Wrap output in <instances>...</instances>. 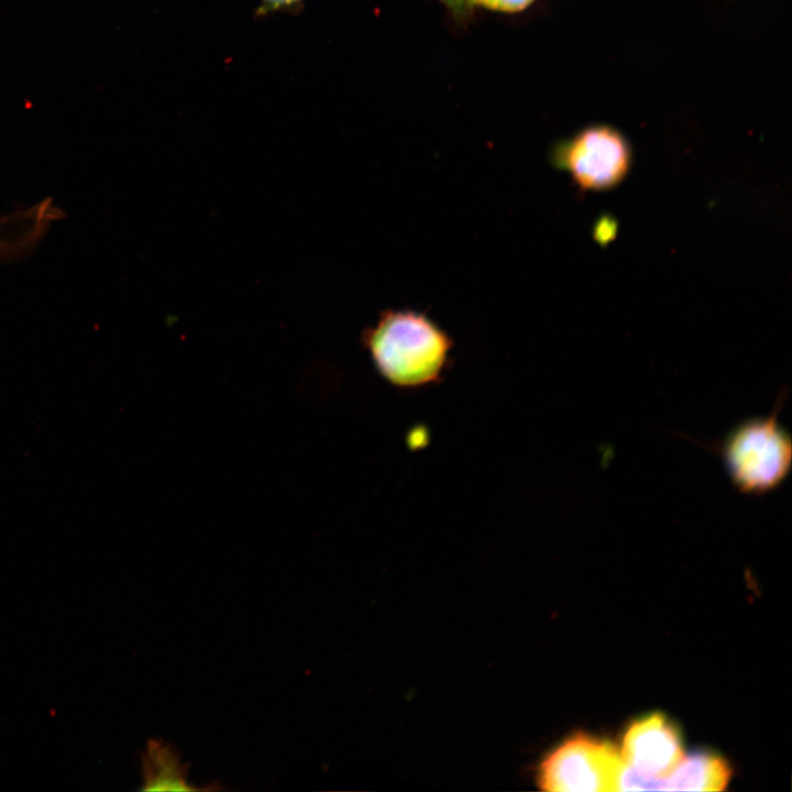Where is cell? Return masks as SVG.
Instances as JSON below:
<instances>
[{"label": "cell", "instance_id": "1", "mask_svg": "<svg viewBox=\"0 0 792 792\" xmlns=\"http://www.w3.org/2000/svg\"><path fill=\"white\" fill-rule=\"evenodd\" d=\"M378 374L398 388L439 383L449 369L451 337L429 316L414 309H387L362 334Z\"/></svg>", "mask_w": 792, "mask_h": 792}, {"label": "cell", "instance_id": "2", "mask_svg": "<svg viewBox=\"0 0 792 792\" xmlns=\"http://www.w3.org/2000/svg\"><path fill=\"white\" fill-rule=\"evenodd\" d=\"M789 396L781 388L768 416L737 424L718 442L706 444L719 455L732 484L746 494H765L780 486L792 466V438L779 421Z\"/></svg>", "mask_w": 792, "mask_h": 792}, {"label": "cell", "instance_id": "3", "mask_svg": "<svg viewBox=\"0 0 792 792\" xmlns=\"http://www.w3.org/2000/svg\"><path fill=\"white\" fill-rule=\"evenodd\" d=\"M624 761L609 743L575 734L539 762L536 783L550 792L617 791Z\"/></svg>", "mask_w": 792, "mask_h": 792}, {"label": "cell", "instance_id": "4", "mask_svg": "<svg viewBox=\"0 0 792 792\" xmlns=\"http://www.w3.org/2000/svg\"><path fill=\"white\" fill-rule=\"evenodd\" d=\"M557 168L566 170L583 189L603 190L617 185L627 174L631 151L616 129L596 124L556 144L550 156Z\"/></svg>", "mask_w": 792, "mask_h": 792}, {"label": "cell", "instance_id": "5", "mask_svg": "<svg viewBox=\"0 0 792 792\" xmlns=\"http://www.w3.org/2000/svg\"><path fill=\"white\" fill-rule=\"evenodd\" d=\"M684 758L679 732L662 714L632 723L622 745V759L637 773L652 779L667 777Z\"/></svg>", "mask_w": 792, "mask_h": 792}, {"label": "cell", "instance_id": "6", "mask_svg": "<svg viewBox=\"0 0 792 792\" xmlns=\"http://www.w3.org/2000/svg\"><path fill=\"white\" fill-rule=\"evenodd\" d=\"M730 777L727 763L719 757L702 752L683 758L662 779H651V790L721 791Z\"/></svg>", "mask_w": 792, "mask_h": 792}, {"label": "cell", "instance_id": "7", "mask_svg": "<svg viewBox=\"0 0 792 792\" xmlns=\"http://www.w3.org/2000/svg\"><path fill=\"white\" fill-rule=\"evenodd\" d=\"M145 791H193L186 767L177 752L161 740H151L142 759Z\"/></svg>", "mask_w": 792, "mask_h": 792}, {"label": "cell", "instance_id": "8", "mask_svg": "<svg viewBox=\"0 0 792 792\" xmlns=\"http://www.w3.org/2000/svg\"><path fill=\"white\" fill-rule=\"evenodd\" d=\"M479 7L506 13L519 12L528 8L535 0H466Z\"/></svg>", "mask_w": 792, "mask_h": 792}, {"label": "cell", "instance_id": "9", "mask_svg": "<svg viewBox=\"0 0 792 792\" xmlns=\"http://www.w3.org/2000/svg\"><path fill=\"white\" fill-rule=\"evenodd\" d=\"M300 0H262L264 8L270 10L290 7Z\"/></svg>", "mask_w": 792, "mask_h": 792}, {"label": "cell", "instance_id": "10", "mask_svg": "<svg viewBox=\"0 0 792 792\" xmlns=\"http://www.w3.org/2000/svg\"><path fill=\"white\" fill-rule=\"evenodd\" d=\"M614 229L615 227L610 221H601L596 228V238L604 233L601 239L607 240L610 237L609 232L614 233Z\"/></svg>", "mask_w": 792, "mask_h": 792}, {"label": "cell", "instance_id": "11", "mask_svg": "<svg viewBox=\"0 0 792 792\" xmlns=\"http://www.w3.org/2000/svg\"><path fill=\"white\" fill-rule=\"evenodd\" d=\"M443 3H446L451 10L460 13L463 12L468 1L466 0H441Z\"/></svg>", "mask_w": 792, "mask_h": 792}]
</instances>
